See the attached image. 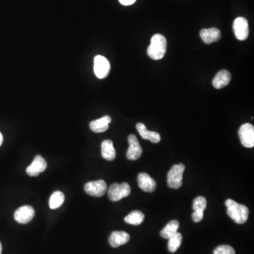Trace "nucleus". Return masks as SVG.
<instances>
[{
  "label": "nucleus",
  "instance_id": "423d86ee",
  "mask_svg": "<svg viewBox=\"0 0 254 254\" xmlns=\"http://www.w3.org/2000/svg\"><path fill=\"white\" fill-rule=\"evenodd\" d=\"M239 137L241 143L246 148L254 146V127L252 124L247 123L239 128Z\"/></svg>",
  "mask_w": 254,
  "mask_h": 254
},
{
  "label": "nucleus",
  "instance_id": "a211bd4d",
  "mask_svg": "<svg viewBox=\"0 0 254 254\" xmlns=\"http://www.w3.org/2000/svg\"><path fill=\"white\" fill-rule=\"evenodd\" d=\"M231 81V74L227 70H221L215 75L212 81V86L216 89H223L228 86Z\"/></svg>",
  "mask_w": 254,
  "mask_h": 254
},
{
  "label": "nucleus",
  "instance_id": "6e6552de",
  "mask_svg": "<svg viewBox=\"0 0 254 254\" xmlns=\"http://www.w3.org/2000/svg\"><path fill=\"white\" fill-rule=\"evenodd\" d=\"M233 30L236 38L239 41H245L249 34V23L244 17H238L233 23Z\"/></svg>",
  "mask_w": 254,
  "mask_h": 254
},
{
  "label": "nucleus",
  "instance_id": "a878e982",
  "mask_svg": "<svg viewBox=\"0 0 254 254\" xmlns=\"http://www.w3.org/2000/svg\"><path fill=\"white\" fill-rule=\"evenodd\" d=\"M3 140H4V139H3L2 134H1V132H0V146L2 145Z\"/></svg>",
  "mask_w": 254,
  "mask_h": 254
},
{
  "label": "nucleus",
  "instance_id": "1a4fd4ad",
  "mask_svg": "<svg viewBox=\"0 0 254 254\" xmlns=\"http://www.w3.org/2000/svg\"><path fill=\"white\" fill-rule=\"evenodd\" d=\"M35 210L30 206H23L14 212V219L20 224H27L34 218Z\"/></svg>",
  "mask_w": 254,
  "mask_h": 254
},
{
  "label": "nucleus",
  "instance_id": "4468645a",
  "mask_svg": "<svg viewBox=\"0 0 254 254\" xmlns=\"http://www.w3.org/2000/svg\"><path fill=\"white\" fill-rule=\"evenodd\" d=\"M200 36L206 44H211L220 39L221 32L216 28H205L201 30Z\"/></svg>",
  "mask_w": 254,
  "mask_h": 254
},
{
  "label": "nucleus",
  "instance_id": "aec40b11",
  "mask_svg": "<svg viewBox=\"0 0 254 254\" xmlns=\"http://www.w3.org/2000/svg\"><path fill=\"white\" fill-rule=\"evenodd\" d=\"M179 228H180L179 222L176 220H171L168 224L161 230V236L164 239H169L178 232Z\"/></svg>",
  "mask_w": 254,
  "mask_h": 254
},
{
  "label": "nucleus",
  "instance_id": "7ed1b4c3",
  "mask_svg": "<svg viewBox=\"0 0 254 254\" xmlns=\"http://www.w3.org/2000/svg\"><path fill=\"white\" fill-rule=\"evenodd\" d=\"M184 164H177L172 166L167 174V185L171 188H180L182 186V179L185 172Z\"/></svg>",
  "mask_w": 254,
  "mask_h": 254
},
{
  "label": "nucleus",
  "instance_id": "6ab92c4d",
  "mask_svg": "<svg viewBox=\"0 0 254 254\" xmlns=\"http://www.w3.org/2000/svg\"><path fill=\"white\" fill-rule=\"evenodd\" d=\"M102 156L106 161H114L116 158V151L111 140H105L101 144Z\"/></svg>",
  "mask_w": 254,
  "mask_h": 254
},
{
  "label": "nucleus",
  "instance_id": "bb28decb",
  "mask_svg": "<svg viewBox=\"0 0 254 254\" xmlns=\"http://www.w3.org/2000/svg\"><path fill=\"white\" fill-rule=\"evenodd\" d=\"M1 252H2V246H1V242H0V254H1Z\"/></svg>",
  "mask_w": 254,
  "mask_h": 254
},
{
  "label": "nucleus",
  "instance_id": "2eb2a0df",
  "mask_svg": "<svg viewBox=\"0 0 254 254\" xmlns=\"http://www.w3.org/2000/svg\"><path fill=\"white\" fill-rule=\"evenodd\" d=\"M129 240H130V235L123 231H113L109 238L110 244L113 248H117L120 246L124 245Z\"/></svg>",
  "mask_w": 254,
  "mask_h": 254
},
{
  "label": "nucleus",
  "instance_id": "b1692460",
  "mask_svg": "<svg viewBox=\"0 0 254 254\" xmlns=\"http://www.w3.org/2000/svg\"><path fill=\"white\" fill-rule=\"evenodd\" d=\"M213 254H235V251L230 246L221 245L214 250Z\"/></svg>",
  "mask_w": 254,
  "mask_h": 254
},
{
  "label": "nucleus",
  "instance_id": "ddd939ff",
  "mask_svg": "<svg viewBox=\"0 0 254 254\" xmlns=\"http://www.w3.org/2000/svg\"><path fill=\"white\" fill-rule=\"evenodd\" d=\"M138 185L140 189L145 192H153L156 188V181L151 176L144 172L138 175Z\"/></svg>",
  "mask_w": 254,
  "mask_h": 254
},
{
  "label": "nucleus",
  "instance_id": "f3484780",
  "mask_svg": "<svg viewBox=\"0 0 254 254\" xmlns=\"http://www.w3.org/2000/svg\"><path fill=\"white\" fill-rule=\"evenodd\" d=\"M137 129L143 139L148 140L152 143H158L161 141V135L156 132H150L143 123L137 124Z\"/></svg>",
  "mask_w": 254,
  "mask_h": 254
},
{
  "label": "nucleus",
  "instance_id": "39448f33",
  "mask_svg": "<svg viewBox=\"0 0 254 254\" xmlns=\"http://www.w3.org/2000/svg\"><path fill=\"white\" fill-rule=\"evenodd\" d=\"M94 73L98 79H103L108 76L110 71L109 61L102 55L95 56L94 59Z\"/></svg>",
  "mask_w": 254,
  "mask_h": 254
},
{
  "label": "nucleus",
  "instance_id": "0eeeda50",
  "mask_svg": "<svg viewBox=\"0 0 254 254\" xmlns=\"http://www.w3.org/2000/svg\"><path fill=\"white\" fill-rule=\"evenodd\" d=\"M107 188L108 186L106 182L104 180L88 182L84 186L85 191L95 197H102L106 192Z\"/></svg>",
  "mask_w": 254,
  "mask_h": 254
},
{
  "label": "nucleus",
  "instance_id": "f257e3e1",
  "mask_svg": "<svg viewBox=\"0 0 254 254\" xmlns=\"http://www.w3.org/2000/svg\"><path fill=\"white\" fill-rule=\"evenodd\" d=\"M227 212L228 216L234 220L237 224H244L249 218V210L247 206L238 204L231 199H228L225 201Z\"/></svg>",
  "mask_w": 254,
  "mask_h": 254
},
{
  "label": "nucleus",
  "instance_id": "20e7f679",
  "mask_svg": "<svg viewBox=\"0 0 254 254\" xmlns=\"http://www.w3.org/2000/svg\"><path fill=\"white\" fill-rule=\"evenodd\" d=\"M131 194V187L129 184L122 183L113 184L110 186L108 190V196L112 201L116 202L124 198L127 197Z\"/></svg>",
  "mask_w": 254,
  "mask_h": 254
},
{
  "label": "nucleus",
  "instance_id": "9b49d317",
  "mask_svg": "<svg viewBox=\"0 0 254 254\" xmlns=\"http://www.w3.org/2000/svg\"><path fill=\"white\" fill-rule=\"evenodd\" d=\"M47 164L46 160L41 156L35 157L32 163L27 167L26 173L30 177H37L47 169Z\"/></svg>",
  "mask_w": 254,
  "mask_h": 254
},
{
  "label": "nucleus",
  "instance_id": "dca6fc26",
  "mask_svg": "<svg viewBox=\"0 0 254 254\" xmlns=\"http://www.w3.org/2000/svg\"><path fill=\"white\" fill-rule=\"evenodd\" d=\"M111 121V117L106 115L96 120L91 121L89 127H90L91 130L95 133H103L109 129V124Z\"/></svg>",
  "mask_w": 254,
  "mask_h": 254
},
{
  "label": "nucleus",
  "instance_id": "9d476101",
  "mask_svg": "<svg viewBox=\"0 0 254 254\" xmlns=\"http://www.w3.org/2000/svg\"><path fill=\"white\" fill-rule=\"evenodd\" d=\"M129 147L127 153V157L130 161H137L139 159L141 156L143 150L140 145L138 139L134 134L129 135Z\"/></svg>",
  "mask_w": 254,
  "mask_h": 254
},
{
  "label": "nucleus",
  "instance_id": "4be33fe9",
  "mask_svg": "<svg viewBox=\"0 0 254 254\" xmlns=\"http://www.w3.org/2000/svg\"><path fill=\"white\" fill-rule=\"evenodd\" d=\"M65 195L61 191H55L49 200V206L52 210L59 208L65 202Z\"/></svg>",
  "mask_w": 254,
  "mask_h": 254
},
{
  "label": "nucleus",
  "instance_id": "5701e85b",
  "mask_svg": "<svg viewBox=\"0 0 254 254\" xmlns=\"http://www.w3.org/2000/svg\"><path fill=\"white\" fill-rule=\"evenodd\" d=\"M182 242V234L181 233L177 232L175 235L169 238L168 242V250L171 253H175L181 246Z\"/></svg>",
  "mask_w": 254,
  "mask_h": 254
},
{
  "label": "nucleus",
  "instance_id": "f8f14e48",
  "mask_svg": "<svg viewBox=\"0 0 254 254\" xmlns=\"http://www.w3.org/2000/svg\"><path fill=\"white\" fill-rule=\"evenodd\" d=\"M207 206V201L203 196H198L194 200L193 209L194 212L192 214V219L195 223H199L204 218V212Z\"/></svg>",
  "mask_w": 254,
  "mask_h": 254
},
{
  "label": "nucleus",
  "instance_id": "412c9836",
  "mask_svg": "<svg viewBox=\"0 0 254 254\" xmlns=\"http://www.w3.org/2000/svg\"><path fill=\"white\" fill-rule=\"evenodd\" d=\"M144 218L145 215H143V212L139 211V210H134L125 217L124 221L127 224L139 225L143 223Z\"/></svg>",
  "mask_w": 254,
  "mask_h": 254
},
{
  "label": "nucleus",
  "instance_id": "f03ea898",
  "mask_svg": "<svg viewBox=\"0 0 254 254\" xmlns=\"http://www.w3.org/2000/svg\"><path fill=\"white\" fill-rule=\"evenodd\" d=\"M167 49V40L161 34L154 35L151 38V45L148 47V55L154 60L163 58Z\"/></svg>",
  "mask_w": 254,
  "mask_h": 254
},
{
  "label": "nucleus",
  "instance_id": "393cba45",
  "mask_svg": "<svg viewBox=\"0 0 254 254\" xmlns=\"http://www.w3.org/2000/svg\"><path fill=\"white\" fill-rule=\"evenodd\" d=\"M119 1L122 5L130 6L134 4L137 0H119Z\"/></svg>",
  "mask_w": 254,
  "mask_h": 254
}]
</instances>
